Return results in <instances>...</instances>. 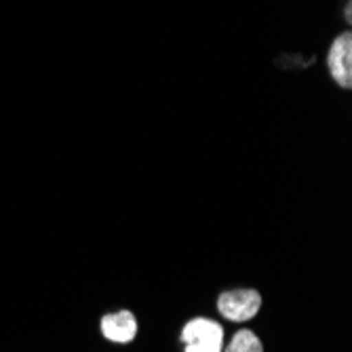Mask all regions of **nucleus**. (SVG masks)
Instances as JSON below:
<instances>
[{"label":"nucleus","mask_w":352,"mask_h":352,"mask_svg":"<svg viewBox=\"0 0 352 352\" xmlns=\"http://www.w3.org/2000/svg\"><path fill=\"white\" fill-rule=\"evenodd\" d=\"M102 333H104V338H108L110 342H116V344L131 342L138 333V321H135L133 312L118 310V312L106 314L102 318Z\"/></svg>","instance_id":"obj_4"},{"label":"nucleus","mask_w":352,"mask_h":352,"mask_svg":"<svg viewBox=\"0 0 352 352\" xmlns=\"http://www.w3.org/2000/svg\"><path fill=\"white\" fill-rule=\"evenodd\" d=\"M184 352H221L223 329L211 318H192L182 331Z\"/></svg>","instance_id":"obj_1"},{"label":"nucleus","mask_w":352,"mask_h":352,"mask_svg":"<svg viewBox=\"0 0 352 352\" xmlns=\"http://www.w3.org/2000/svg\"><path fill=\"white\" fill-rule=\"evenodd\" d=\"M262 306V296L255 289H232L221 294L217 300V310L221 316H226L228 321H249L258 314Z\"/></svg>","instance_id":"obj_2"},{"label":"nucleus","mask_w":352,"mask_h":352,"mask_svg":"<svg viewBox=\"0 0 352 352\" xmlns=\"http://www.w3.org/2000/svg\"><path fill=\"white\" fill-rule=\"evenodd\" d=\"M226 352H264V346L253 331L241 329L239 333H234V338L226 346Z\"/></svg>","instance_id":"obj_5"},{"label":"nucleus","mask_w":352,"mask_h":352,"mask_svg":"<svg viewBox=\"0 0 352 352\" xmlns=\"http://www.w3.org/2000/svg\"><path fill=\"white\" fill-rule=\"evenodd\" d=\"M327 66L331 72V78L342 87H352V34L342 32V34L331 43V49L327 53Z\"/></svg>","instance_id":"obj_3"}]
</instances>
